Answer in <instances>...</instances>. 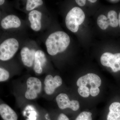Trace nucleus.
Returning <instances> with one entry per match:
<instances>
[{
	"mask_svg": "<svg viewBox=\"0 0 120 120\" xmlns=\"http://www.w3.org/2000/svg\"><path fill=\"white\" fill-rule=\"evenodd\" d=\"M47 60L45 54L42 50L36 51L34 62V70L35 72L41 74L42 72V68L45 65Z\"/></svg>",
	"mask_w": 120,
	"mask_h": 120,
	"instance_id": "10",
	"label": "nucleus"
},
{
	"mask_svg": "<svg viewBox=\"0 0 120 120\" xmlns=\"http://www.w3.org/2000/svg\"><path fill=\"white\" fill-rule=\"evenodd\" d=\"M101 62L103 66L110 67L114 72H117L120 71V53L105 52L101 56Z\"/></svg>",
	"mask_w": 120,
	"mask_h": 120,
	"instance_id": "5",
	"label": "nucleus"
},
{
	"mask_svg": "<svg viewBox=\"0 0 120 120\" xmlns=\"http://www.w3.org/2000/svg\"><path fill=\"white\" fill-rule=\"evenodd\" d=\"M97 24L99 27L102 30L107 29L109 25V21L108 18L103 15H100L98 17Z\"/></svg>",
	"mask_w": 120,
	"mask_h": 120,
	"instance_id": "16",
	"label": "nucleus"
},
{
	"mask_svg": "<svg viewBox=\"0 0 120 120\" xmlns=\"http://www.w3.org/2000/svg\"><path fill=\"white\" fill-rule=\"evenodd\" d=\"M106 120H120V103L114 102L110 105Z\"/></svg>",
	"mask_w": 120,
	"mask_h": 120,
	"instance_id": "14",
	"label": "nucleus"
},
{
	"mask_svg": "<svg viewBox=\"0 0 120 120\" xmlns=\"http://www.w3.org/2000/svg\"><path fill=\"white\" fill-rule=\"evenodd\" d=\"M78 92L80 96L84 98H88L90 95V90L86 86H82L78 88Z\"/></svg>",
	"mask_w": 120,
	"mask_h": 120,
	"instance_id": "18",
	"label": "nucleus"
},
{
	"mask_svg": "<svg viewBox=\"0 0 120 120\" xmlns=\"http://www.w3.org/2000/svg\"><path fill=\"white\" fill-rule=\"evenodd\" d=\"M88 1H90V2L91 3H94L97 1V0H89Z\"/></svg>",
	"mask_w": 120,
	"mask_h": 120,
	"instance_id": "26",
	"label": "nucleus"
},
{
	"mask_svg": "<svg viewBox=\"0 0 120 120\" xmlns=\"http://www.w3.org/2000/svg\"><path fill=\"white\" fill-rule=\"evenodd\" d=\"M107 18L109 21V26L113 27L118 26L119 20L117 19V14L115 11H110L108 13Z\"/></svg>",
	"mask_w": 120,
	"mask_h": 120,
	"instance_id": "15",
	"label": "nucleus"
},
{
	"mask_svg": "<svg viewBox=\"0 0 120 120\" xmlns=\"http://www.w3.org/2000/svg\"><path fill=\"white\" fill-rule=\"evenodd\" d=\"M57 120H69L68 117L64 113L60 114L57 118Z\"/></svg>",
	"mask_w": 120,
	"mask_h": 120,
	"instance_id": "22",
	"label": "nucleus"
},
{
	"mask_svg": "<svg viewBox=\"0 0 120 120\" xmlns=\"http://www.w3.org/2000/svg\"><path fill=\"white\" fill-rule=\"evenodd\" d=\"M75 1L77 4L80 7H83L86 4V0H76Z\"/></svg>",
	"mask_w": 120,
	"mask_h": 120,
	"instance_id": "23",
	"label": "nucleus"
},
{
	"mask_svg": "<svg viewBox=\"0 0 120 120\" xmlns=\"http://www.w3.org/2000/svg\"><path fill=\"white\" fill-rule=\"evenodd\" d=\"M70 42L68 35L62 31H57L50 35L46 41L45 45L48 53L55 56L66 50Z\"/></svg>",
	"mask_w": 120,
	"mask_h": 120,
	"instance_id": "1",
	"label": "nucleus"
},
{
	"mask_svg": "<svg viewBox=\"0 0 120 120\" xmlns=\"http://www.w3.org/2000/svg\"><path fill=\"white\" fill-rule=\"evenodd\" d=\"M19 47V42L15 39L5 40L0 45V60L7 61L11 59L17 52Z\"/></svg>",
	"mask_w": 120,
	"mask_h": 120,
	"instance_id": "3",
	"label": "nucleus"
},
{
	"mask_svg": "<svg viewBox=\"0 0 120 120\" xmlns=\"http://www.w3.org/2000/svg\"><path fill=\"white\" fill-rule=\"evenodd\" d=\"M85 15L81 8L75 7L72 9L68 13L65 18V24L69 30L73 32H76L79 26L84 21Z\"/></svg>",
	"mask_w": 120,
	"mask_h": 120,
	"instance_id": "2",
	"label": "nucleus"
},
{
	"mask_svg": "<svg viewBox=\"0 0 120 120\" xmlns=\"http://www.w3.org/2000/svg\"><path fill=\"white\" fill-rule=\"evenodd\" d=\"M5 0H0V5H1L3 4Z\"/></svg>",
	"mask_w": 120,
	"mask_h": 120,
	"instance_id": "25",
	"label": "nucleus"
},
{
	"mask_svg": "<svg viewBox=\"0 0 120 120\" xmlns=\"http://www.w3.org/2000/svg\"><path fill=\"white\" fill-rule=\"evenodd\" d=\"M36 52L34 49L30 50L27 47H24L20 52L22 62L25 66L32 67L34 62Z\"/></svg>",
	"mask_w": 120,
	"mask_h": 120,
	"instance_id": "9",
	"label": "nucleus"
},
{
	"mask_svg": "<svg viewBox=\"0 0 120 120\" xmlns=\"http://www.w3.org/2000/svg\"><path fill=\"white\" fill-rule=\"evenodd\" d=\"M27 89L25 94L26 98L33 100L36 98L41 92L42 83L41 80L35 77H30L26 82Z\"/></svg>",
	"mask_w": 120,
	"mask_h": 120,
	"instance_id": "4",
	"label": "nucleus"
},
{
	"mask_svg": "<svg viewBox=\"0 0 120 120\" xmlns=\"http://www.w3.org/2000/svg\"><path fill=\"white\" fill-rule=\"evenodd\" d=\"M42 14L37 10H33L29 13L28 19L31 23V27L35 31H38L41 27V19Z\"/></svg>",
	"mask_w": 120,
	"mask_h": 120,
	"instance_id": "12",
	"label": "nucleus"
},
{
	"mask_svg": "<svg viewBox=\"0 0 120 120\" xmlns=\"http://www.w3.org/2000/svg\"><path fill=\"white\" fill-rule=\"evenodd\" d=\"M9 77V73L7 70L4 69L0 68V82L6 81Z\"/></svg>",
	"mask_w": 120,
	"mask_h": 120,
	"instance_id": "20",
	"label": "nucleus"
},
{
	"mask_svg": "<svg viewBox=\"0 0 120 120\" xmlns=\"http://www.w3.org/2000/svg\"><path fill=\"white\" fill-rule=\"evenodd\" d=\"M101 84V80L98 75L89 73L80 77L77 80L76 84L78 87L90 86V88L99 87ZM88 87V86H87Z\"/></svg>",
	"mask_w": 120,
	"mask_h": 120,
	"instance_id": "6",
	"label": "nucleus"
},
{
	"mask_svg": "<svg viewBox=\"0 0 120 120\" xmlns=\"http://www.w3.org/2000/svg\"><path fill=\"white\" fill-rule=\"evenodd\" d=\"M58 107L61 109L69 108L74 111H77L80 107L79 103L76 100L71 101L67 94L61 93L58 94L56 98Z\"/></svg>",
	"mask_w": 120,
	"mask_h": 120,
	"instance_id": "7",
	"label": "nucleus"
},
{
	"mask_svg": "<svg viewBox=\"0 0 120 120\" xmlns=\"http://www.w3.org/2000/svg\"><path fill=\"white\" fill-rule=\"evenodd\" d=\"M92 113L90 112H83L80 113L75 120H92Z\"/></svg>",
	"mask_w": 120,
	"mask_h": 120,
	"instance_id": "19",
	"label": "nucleus"
},
{
	"mask_svg": "<svg viewBox=\"0 0 120 120\" xmlns=\"http://www.w3.org/2000/svg\"><path fill=\"white\" fill-rule=\"evenodd\" d=\"M0 115L4 120H17L18 119L17 114L7 104L0 105Z\"/></svg>",
	"mask_w": 120,
	"mask_h": 120,
	"instance_id": "13",
	"label": "nucleus"
},
{
	"mask_svg": "<svg viewBox=\"0 0 120 120\" xmlns=\"http://www.w3.org/2000/svg\"><path fill=\"white\" fill-rule=\"evenodd\" d=\"M62 80L60 76L56 75L53 77L51 75H47L44 81V90L48 95L53 94L56 88L62 85Z\"/></svg>",
	"mask_w": 120,
	"mask_h": 120,
	"instance_id": "8",
	"label": "nucleus"
},
{
	"mask_svg": "<svg viewBox=\"0 0 120 120\" xmlns=\"http://www.w3.org/2000/svg\"><path fill=\"white\" fill-rule=\"evenodd\" d=\"M118 20H119V25L120 27V12L119 13V16H118Z\"/></svg>",
	"mask_w": 120,
	"mask_h": 120,
	"instance_id": "27",
	"label": "nucleus"
},
{
	"mask_svg": "<svg viewBox=\"0 0 120 120\" xmlns=\"http://www.w3.org/2000/svg\"><path fill=\"white\" fill-rule=\"evenodd\" d=\"M109 2H112V3H116L119 2L120 1L118 0H109Z\"/></svg>",
	"mask_w": 120,
	"mask_h": 120,
	"instance_id": "24",
	"label": "nucleus"
},
{
	"mask_svg": "<svg viewBox=\"0 0 120 120\" xmlns=\"http://www.w3.org/2000/svg\"><path fill=\"white\" fill-rule=\"evenodd\" d=\"M21 22L19 18L13 15H8L4 17L1 21V26L4 29L16 28L20 26Z\"/></svg>",
	"mask_w": 120,
	"mask_h": 120,
	"instance_id": "11",
	"label": "nucleus"
},
{
	"mask_svg": "<svg viewBox=\"0 0 120 120\" xmlns=\"http://www.w3.org/2000/svg\"><path fill=\"white\" fill-rule=\"evenodd\" d=\"M41 0H28L26 5V10L30 11L43 4Z\"/></svg>",
	"mask_w": 120,
	"mask_h": 120,
	"instance_id": "17",
	"label": "nucleus"
},
{
	"mask_svg": "<svg viewBox=\"0 0 120 120\" xmlns=\"http://www.w3.org/2000/svg\"><path fill=\"white\" fill-rule=\"evenodd\" d=\"M100 91V89L99 87L90 88V94L92 97H96L98 95Z\"/></svg>",
	"mask_w": 120,
	"mask_h": 120,
	"instance_id": "21",
	"label": "nucleus"
}]
</instances>
